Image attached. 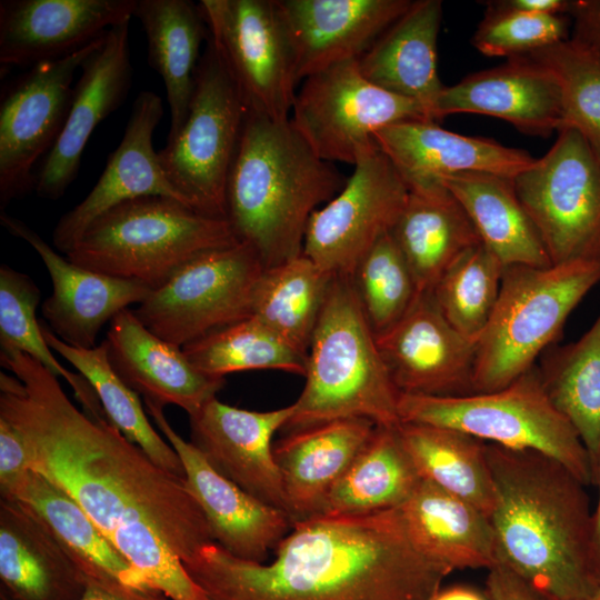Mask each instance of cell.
I'll list each match as a JSON object with an SVG mask.
<instances>
[{"mask_svg": "<svg viewBox=\"0 0 600 600\" xmlns=\"http://www.w3.org/2000/svg\"><path fill=\"white\" fill-rule=\"evenodd\" d=\"M430 600H490L486 591L477 588L457 584L447 588H440Z\"/></svg>", "mask_w": 600, "mask_h": 600, "instance_id": "52", "label": "cell"}, {"mask_svg": "<svg viewBox=\"0 0 600 600\" xmlns=\"http://www.w3.org/2000/svg\"><path fill=\"white\" fill-rule=\"evenodd\" d=\"M264 266L243 242L189 260L133 310L153 334L182 348L252 316V294Z\"/></svg>", "mask_w": 600, "mask_h": 600, "instance_id": "11", "label": "cell"}, {"mask_svg": "<svg viewBox=\"0 0 600 600\" xmlns=\"http://www.w3.org/2000/svg\"><path fill=\"white\" fill-rule=\"evenodd\" d=\"M374 140L409 188L463 172H484L514 179L536 161L524 150L486 138L451 132L427 120L388 126L374 133Z\"/></svg>", "mask_w": 600, "mask_h": 600, "instance_id": "25", "label": "cell"}, {"mask_svg": "<svg viewBox=\"0 0 600 600\" xmlns=\"http://www.w3.org/2000/svg\"><path fill=\"white\" fill-rule=\"evenodd\" d=\"M396 427H376L370 440L330 491L319 516L396 510L410 498L421 478Z\"/></svg>", "mask_w": 600, "mask_h": 600, "instance_id": "36", "label": "cell"}, {"mask_svg": "<svg viewBox=\"0 0 600 600\" xmlns=\"http://www.w3.org/2000/svg\"><path fill=\"white\" fill-rule=\"evenodd\" d=\"M496 4L537 16H566L570 13L572 1L567 0H501Z\"/></svg>", "mask_w": 600, "mask_h": 600, "instance_id": "51", "label": "cell"}, {"mask_svg": "<svg viewBox=\"0 0 600 600\" xmlns=\"http://www.w3.org/2000/svg\"><path fill=\"white\" fill-rule=\"evenodd\" d=\"M30 470L22 437L10 422L0 418V499H12Z\"/></svg>", "mask_w": 600, "mask_h": 600, "instance_id": "47", "label": "cell"}, {"mask_svg": "<svg viewBox=\"0 0 600 600\" xmlns=\"http://www.w3.org/2000/svg\"><path fill=\"white\" fill-rule=\"evenodd\" d=\"M1 224L29 243L42 259L53 290L41 312L49 329L71 347L94 348L101 328L131 304H139L151 289L138 281L101 274L64 259L21 220L4 212Z\"/></svg>", "mask_w": 600, "mask_h": 600, "instance_id": "20", "label": "cell"}, {"mask_svg": "<svg viewBox=\"0 0 600 600\" xmlns=\"http://www.w3.org/2000/svg\"><path fill=\"white\" fill-rule=\"evenodd\" d=\"M110 542L141 574L146 584L170 600H208L182 560L143 519L121 522Z\"/></svg>", "mask_w": 600, "mask_h": 600, "instance_id": "45", "label": "cell"}, {"mask_svg": "<svg viewBox=\"0 0 600 600\" xmlns=\"http://www.w3.org/2000/svg\"><path fill=\"white\" fill-rule=\"evenodd\" d=\"M391 234L410 267L418 293L432 292L444 271L481 243L464 209L440 181L409 188Z\"/></svg>", "mask_w": 600, "mask_h": 600, "instance_id": "31", "label": "cell"}, {"mask_svg": "<svg viewBox=\"0 0 600 600\" xmlns=\"http://www.w3.org/2000/svg\"><path fill=\"white\" fill-rule=\"evenodd\" d=\"M486 451L500 564L549 600H588L597 578L587 486L541 452L492 443Z\"/></svg>", "mask_w": 600, "mask_h": 600, "instance_id": "3", "label": "cell"}, {"mask_svg": "<svg viewBox=\"0 0 600 600\" xmlns=\"http://www.w3.org/2000/svg\"><path fill=\"white\" fill-rule=\"evenodd\" d=\"M79 600H170L152 589H138L113 579L86 576V588Z\"/></svg>", "mask_w": 600, "mask_h": 600, "instance_id": "50", "label": "cell"}, {"mask_svg": "<svg viewBox=\"0 0 600 600\" xmlns=\"http://www.w3.org/2000/svg\"><path fill=\"white\" fill-rule=\"evenodd\" d=\"M290 120L327 162L354 163L379 148L374 133L388 126L427 120L417 102L388 92L360 72L358 60L333 64L303 80Z\"/></svg>", "mask_w": 600, "mask_h": 600, "instance_id": "12", "label": "cell"}, {"mask_svg": "<svg viewBox=\"0 0 600 600\" xmlns=\"http://www.w3.org/2000/svg\"><path fill=\"white\" fill-rule=\"evenodd\" d=\"M506 267L482 243L459 257L432 290L444 318L462 334L479 339L498 301Z\"/></svg>", "mask_w": 600, "mask_h": 600, "instance_id": "42", "label": "cell"}, {"mask_svg": "<svg viewBox=\"0 0 600 600\" xmlns=\"http://www.w3.org/2000/svg\"><path fill=\"white\" fill-rule=\"evenodd\" d=\"M398 510L414 544L451 571L500 564L490 518L466 500L421 479Z\"/></svg>", "mask_w": 600, "mask_h": 600, "instance_id": "30", "label": "cell"}, {"mask_svg": "<svg viewBox=\"0 0 600 600\" xmlns=\"http://www.w3.org/2000/svg\"><path fill=\"white\" fill-rule=\"evenodd\" d=\"M347 180L313 152L290 119L247 110L227 184V220L264 268L278 266L302 254L311 214Z\"/></svg>", "mask_w": 600, "mask_h": 600, "instance_id": "4", "label": "cell"}, {"mask_svg": "<svg viewBox=\"0 0 600 600\" xmlns=\"http://www.w3.org/2000/svg\"><path fill=\"white\" fill-rule=\"evenodd\" d=\"M398 411L401 422L447 427L487 443L541 452L583 484H596L588 452L548 396L537 364L496 391L463 397L400 393Z\"/></svg>", "mask_w": 600, "mask_h": 600, "instance_id": "8", "label": "cell"}, {"mask_svg": "<svg viewBox=\"0 0 600 600\" xmlns=\"http://www.w3.org/2000/svg\"><path fill=\"white\" fill-rule=\"evenodd\" d=\"M596 484L599 488L597 507L592 513V566L597 578H600V462L597 470Z\"/></svg>", "mask_w": 600, "mask_h": 600, "instance_id": "53", "label": "cell"}, {"mask_svg": "<svg viewBox=\"0 0 600 600\" xmlns=\"http://www.w3.org/2000/svg\"><path fill=\"white\" fill-rule=\"evenodd\" d=\"M538 366L544 389L583 443L594 479L600 462V314L576 342L551 346Z\"/></svg>", "mask_w": 600, "mask_h": 600, "instance_id": "37", "label": "cell"}, {"mask_svg": "<svg viewBox=\"0 0 600 600\" xmlns=\"http://www.w3.org/2000/svg\"><path fill=\"white\" fill-rule=\"evenodd\" d=\"M513 183L552 264L600 262V157L580 132L560 130Z\"/></svg>", "mask_w": 600, "mask_h": 600, "instance_id": "10", "label": "cell"}, {"mask_svg": "<svg viewBox=\"0 0 600 600\" xmlns=\"http://www.w3.org/2000/svg\"><path fill=\"white\" fill-rule=\"evenodd\" d=\"M440 0L412 1L358 59L361 74L374 86L420 104L430 121L444 88L437 70Z\"/></svg>", "mask_w": 600, "mask_h": 600, "instance_id": "29", "label": "cell"}, {"mask_svg": "<svg viewBox=\"0 0 600 600\" xmlns=\"http://www.w3.org/2000/svg\"><path fill=\"white\" fill-rule=\"evenodd\" d=\"M342 190L310 217L302 254L331 276L352 277L357 266L392 231L409 187L379 149L359 158Z\"/></svg>", "mask_w": 600, "mask_h": 600, "instance_id": "14", "label": "cell"}, {"mask_svg": "<svg viewBox=\"0 0 600 600\" xmlns=\"http://www.w3.org/2000/svg\"><path fill=\"white\" fill-rule=\"evenodd\" d=\"M138 0H2L0 63L29 66L66 57L130 21Z\"/></svg>", "mask_w": 600, "mask_h": 600, "instance_id": "21", "label": "cell"}, {"mask_svg": "<svg viewBox=\"0 0 600 600\" xmlns=\"http://www.w3.org/2000/svg\"><path fill=\"white\" fill-rule=\"evenodd\" d=\"M182 563L208 600H430L452 572L414 544L398 509L297 522L270 562L211 542Z\"/></svg>", "mask_w": 600, "mask_h": 600, "instance_id": "2", "label": "cell"}, {"mask_svg": "<svg viewBox=\"0 0 600 600\" xmlns=\"http://www.w3.org/2000/svg\"><path fill=\"white\" fill-rule=\"evenodd\" d=\"M247 108L209 39L201 54L187 119L160 151V164L192 210L227 219V184Z\"/></svg>", "mask_w": 600, "mask_h": 600, "instance_id": "9", "label": "cell"}, {"mask_svg": "<svg viewBox=\"0 0 600 600\" xmlns=\"http://www.w3.org/2000/svg\"><path fill=\"white\" fill-rule=\"evenodd\" d=\"M409 0H277L298 82L358 60L409 8Z\"/></svg>", "mask_w": 600, "mask_h": 600, "instance_id": "23", "label": "cell"}, {"mask_svg": "<svg viewBox=\"0 0 600 600\" xmlns=\"http://www.w3.org/2000/svg\"><path fill=\"white\" fill-rule=\"evenodd\" d=\"M10 500L21 502L43 522L84 576L150 589L80 503L43 474L28 471Z\"/></svg>", "mask_w": 600, "mask_h": 600, "instance_id": "34", "label": "cell"}, {"mask_svg": "<svg viewBox=\"0 0 600 600\" xmlns=\"http://www.w3.org/2000/svg\"><path fill=\"white\" fill-rule=\"evenodd\" d=\"M453 113L496 117L533 136L547 137L563 128L559 84L546 67L528 56L511 58L444 86L433 119L437 122Z\"/></svg>", "mask_w": 600, "mask_h": 600, "instance_id": "24", "label": "cell"}, {"mask_svg": "<svg viewBox=\"0 0 600 600\" xmlns=\"http://www.w3.org/2000/svg\"><path fill=\"white\" fill-rule=\"evenodd\" d=\"M237 242L227 219L151 196L99 216L66 254L84 269L154 289L200 253Z\"/></svg>", "mask_w": 600, "mask_h": 600, "instance_id": "6", "label": "cell"}, {"mask_svg": "<svg viewBox=\"0 0 600 600\" xmlns=\"http://www.w3.org/2000/svg\"><path fill=\"white\" fill-rule=\"evenodd\" d=\"M41 292L33 280L7 264L0 268L1 352L20 351L72 388L83 412L97 420H108L96 391L80 373L67 370L52 354L36 318ZM109 421V420H108Z\"/></svg>", "mask_w": 600, "mask_h": 600, "instance_id": "41", "label": "cell"}, {"mask_svg": "<svg viewBox=\"0 0 600 600\" xmlns=\"http://www.w3.org/2000/svg\"><path fill=\"white\" fill-rule=\"evenodd\" d=\"M182 351L197 369L213 377L263 369L306 374L307 358L253 316L217 329Z\"/></svg>", "mask_w": 600, "mask_h": 600, "instance_id": "40", "label": "cell"}, {"mask_svg": "<svg viewBox=\"0 0 600 600\" xmlns=\"http://www.w3.org/2000/svg\"><path fill=\"white\" fill-rule=\"evenodd\" d=\"M212 44L248 111L288 120L298 83L277 0H201Z\"/></svg>", "mask_w": 600, "mask_h": 600, "instance_id": "13", "label": "cell"}, {"mask_svg": "<svg viewBox=\"0 0 600 600\" xmlns=\"http://www.w3.org/2000/svg\"><path fill=\"white\" fill-rule=\"evenodd\" d=\"M133 17L147 37L148 62L166 88L170 140L187 119L201 46L209 39L208 28L199 6L188 0H138Z\"/></svg>", "mask_w": 600, "mask_h": 600, "instance_id": "33", "label": "cell"}, {"mask_svg": "<svg viewBox=\"0 0 600 600\" xmlns=\"http://www.w3.org/2000/svg\"><path fill=\"white\" fill-rule=\"evenodd\" d=\"M106 341L109 361L118 376L144 400L158 406H178L190 417L217 398L224 384V378L197 369L182 348L148 330L129 308L109 322Z\"/></svg>", "mask_w": 600, "mask_h": 600, "instance_id": "26", "label": "cell"}, {"mask_svg": "<svg viewBox=\"0 0 600 600\" xmlns=\"http://www.w3.org/2000/svg\"><path fill=\"white\" fill-rule=\"evenodd\" d=\"M0 418L24 442L30 468L67 491L110 538L143 519L182 560L214 542L186 480L157 466L107 420L80 411L58 377L20 351L1 352Z\"/></svg>", "mask_w": 600, "mask_h": 600, "instance_id": "1", "label": "cell"}, {"mask_svg": "<svg viewBox=\"0 0 600 600\" xmlns=\"http://www.w3.org/2000/svg\"><path fill=\"white\" fill-rule=\"evenodd\" d=\"M129 24L109 29L82 63L64 126L37 173L39 197L57 200L78 174L82 152L98 124L118 109L131 87Z\"/></svg>", "mask_w": 600, "mask_h": 600, "instance_id": "19", "label": "cell"}, {"mask_svg": "<svg viewBox=\"0 0 600 600\" xmlns=\"http://www.w3.org/2000/svg\"><path fill=\"white\" fill-rule=\"evenodd\" d=\"M106 34V33H104ZM103 36L18 77L0 101V208L36 187L37 161L54 146L68 116L78 69Z\"/></svg>", "mask_w": 600, "mask_h": 600, "instance_id": "15", "label": "cell"}, {"mask_svg": "<svg viewBox=\"0 0 600 600\" xmlns=\"http://www.w3.org/2000/svg\"><path fill=\"white\" fill-rule=\"evenodd\" d=\"M569 16L572 21L570 39L600 61V0H574Z\"/></svg>", "mask_w": 600, "mask_h": 600, "instance_id": "48", "label": "cell"}, {"mask_svg": "<svg viewBox=\"0 0 600 600\" xmlns=\"http://www.w3.org/2000/svg\"><path fill=\"white\" fill-rule=\"evenodd\" d=\"M484 591L490 600H549L504 564L488 570Z\"/></svg>", "mask_w": 600, "mask_h": 600, "instance_id": "49", "label": "cell"}, {"mask_svg": "<svg viewBox=\"0 0 600 600\" xmlns=\"http://www.w3.org/2000/svg\"><path fill=\"white\" fill-rule=\"evenodd\" d=\"M588 600H600V578L597 581L592 592L590 593Z\"/></svg>", "mask_w": 600, "mask_h": 600, "instance_id": "54", "label": "cell"}, {"mask_svg": "<svg viewBox=\"0 0 600 600\" xmlns=\"http://www.w3.org/2000/svg\"><path fill=\"white\" fill-rule=\"evenodd\" d=\"M306 382L284 429L300 430L343 418L377 426L400 421V392L381 357L351 277L334 276L306 361Z\"/></svg>", "mask_w": 600, "mask_h": 600, "instance_id": "5", "label": "cell"}, {"mask_svg": "<svg viewBox=\"0 0 600 600\" xmlns=\"http://www.w3.org/2000/svg\"><path fill=\"white\" fill-rule=\"evenodd\" d=\"M397 432L419 477L466 500L490 518L496 501L487 443L466 432L400 422Z\"/></svg>", "mask_w": 600, "mask_h": 600, "instance_id": "35", "label": "cell"}, {"mask_svg": "<svg viewBox=\"0 0 600 600\" xmlns=\"http://www.w3.org/2000/svg\"><path fill=\"white\" fill-rule=\"evenodd\" d=\"M41 330L51 350L70 362L91 384L109 422L143 450L157 466L184 479V469L178 453L156 432L138 393L112 368L107 341L94 348L81 349L60 340L44 323H41Z\"/></svg>", "mask_w": 600, "mask_h": 600, "instance_id": "39", "label": "cell"}, {"mask_svg": "<svg viewBox=\"0 0 600 600\" xmlns=\"http://www.w3.org/2000/svg\"><path fill=\"white\" fill-rule=\"evenodd\" d=\"M599 281V261L506 267L498 301L477 342L474 393L502 389L534 367Z\"/></svg>", "mask_w": 600, "mask_h": 600, "instance_id": "7", "label": "cell"}, {"mask_svg": "<svg viewBox=\"0 0 600 600\" xmlns=\"http://www.w3.org/2000/svg\"><path fill=\"white\" fill-rule=\"evenodd\" d=\"M376 337L400 393H474L478 341L462 334L444 318L432 292L419 293L404 316Z\"/></svg>", "mask_w": 600, "mask_h": 600, "instance_id": "16", "label": "cell"}, {"mask_svg": "<svg viewBox=\"0 0 600 600\" xmlns=\"http://www.w3.org/2000/svg\"><path fill=\"white\" fill-rule=\"evenodd\" d=\"M292 413V404L251 411L213 398L189 417L190 442L220 474L252 497L288 513L272 438L286 427Z\"/></svg>", "mask_w": 600, "mask_h": 600, "instance_id": "18", "label": "cell"}, {"mask_svg": "<svg viewBox=\"0 0 600 600\" xmlns=\"http://www.w3.org/2000/svg\"><path fill=\"white\" fill-rule=\"evenodd\" d=\"M488 11L471 39L484 56H526L569 39L566 16H537L488 3Z\"/></svg>", "mask_w": 600, "mask_h": 600, "instance_id": "46", "label": "cell"}, {"mask_svg": "<svg viewBox=\"0 0 600 600\" xmlns=\"http://www.w3.org/2000/svg\"><path fill=\"white\" fill-rule=\"evenodd\" d=\"M163 114L161 98L142 91L136 98L117 149L88 196L63 214L53 231V246L67 253L99 216L141 197H167L187 206L167 178L152 136ZM188 207V206H187Z\"/></svg>", "mask_w": 600, "mask_h": 600, "instance_id": "22", "label": "cell"}, {"mask_svg": "<svg viewBox=\"0 0 600 600\" xmlns=\"http://www.w3.org/2000/svg\"><path fill=\"white\" fill-rule=\"evenodd\" d=\"M526 56L556 78L562 100V129L580 132L600 157V61L570 38Z\"/></svg>", "mask_w": 600, "mask_h": 600, "instance_id": "44", "label": "cell"}, {"mask_svg": "<svg viewBox=\"0 0 600 600\" xmlns=\"http://www.w3.org/2000/svg\"><path fill=\"white\" fill-rule=\"evenodd\" d=\"M351 279L376 336L398 322L419 294L410 267L391 232L368 251Z\"/></svg>", "mask_w": 600, "mask_h": 600, "instance_id": "43", "label": "cell"}, {"mask_svg": "<svg viewBox=\"0 0 600 600\" xmlns=\"http://www.w3.org/2000/svg\"><path fill=\"white\" fill-rule=\"evenodd\" d=\"M333 277L304 254L264 268L253 290L252 316L307 358Z\"/></svg>", "mask_w": 600, "mask_h": 600, "instance_id": "38", "label": "cell"}, {"mask_svg": "<svg viewBox=\"0 0 600 600\" xmlns=\"http://www.w3.org/2000/svg\"><path fill=\"white\" fill-rule=\"evenodd\" d=\"M148 413L178 453L188 490L201 508L213 541L234 557L266 562L292 528L289 514L252 497L216 471L168 422L163 407L144 400Z\"/></svg>", "mask_w": 600, "mask_h": 600, "instance_id": "17", "label": "cell"}, {"mask_svg": "<svg viewBox=\"0 0 600 600\" xmlns=\"http://www.w3.org/2000/svg\"><path fill=\"white\" fill-rule=\"evenodd\" d=\"M439 181L460 202L481 243L504 267H548L552 262L513 179L484 172L446 176Z\"/></svg>", "mask_w": 600, "mask_h": 600, "instance_id": "32", "label": "cell"}, {"mask_svg": "<svg viewBox=\"0 0 600 600\" xmlns=\"http://www.w3.org/2000/svg\"><path fill=\"white\" fill-rule=\"evenodd\" d=\"M376 427L366 418L337 419L290 431L273 444L292 526L320 514Z\"/></svg>", "mask_w": 600, "mask_h": 600, "instance_id": "27", "label": "cell"}, {"mask_svg": "<svg viewBox=\"0 0 600 600\" xmlns=\"http://www.w3.org/2000/svg\"><path fill=\"white\" fill-rule=\"evenodd\" d=\"M1 600H79L86 576L43 522L0 499Z\"/></svg>", "mask_w": 600, "mask_h": 600, "instance_id": "28", "label": "cell"}]
</instances>
